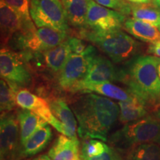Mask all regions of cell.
Segmentation results:
<instances>
[{"instance_id":"obj_1","label":"cell","mask_w":160,"mask_h":160,"mask_svg":"<svg viewBox=\"0 0 160 160\" xmlns=\"http://www.w3.org/2000/svg\"><path fill=\"white\" fill-rule=\"evenodd\" d=\"M78 124V135L84 140L108 141L110 130L119 117V105L109 98L86 93L72 102Z\"/></svg>"},{"instance_id":"obj_2","label":"cell","mask_w":160,"mask_h":160,"mask_svg":"<svg viewBox=\"0 0 160 160\" xmlns=\"http://www.w3.org/2000/svg\"><path fill=\"white\" fill-rule=\"evenodd\" d=\"M159 59L155 56H139L119 70V81L125 84L128 91L146 107L154 109L160 105Z\"/></svg>"},{"instance_id":"obj_3","label":"cell","mask_w":160,"mask_h":160,"mask_svg":"<svg viewBox=\"0 0 160 160\" xmlns=\"http://www.w3.org/2000/svg\"><path fill=\"white\" fill-rule=\"evenodd\" d=\"M79 34L99 48L117 64L131 59L138 53L141 46V44L121 30L99 32L84 29L81 30Z\"/></svg>"},{"instance_id":"obj_4","label":"cell","mask_w":160,"mask_h":160,"mask_svg":"<svg viewBox=\"0 0 160 160\" xmlns=\"http://www.w3.org/2000/svg\"><path fill=\"white\" fill-rule=\"evenodd\" d=\"M109 142L119 151H123L138 144L160 145V121L155 117L148 115L125 124L111 136Z\"/></svg>"},{"instance_id":"obj_5","label":"cell","mask_w":160,"mask_h":160,"mask_svg":"<svg viewBox=\"0 0 160 160\" xmlns=\"http://www.w3.org/2000/svg\"><path fill=\"white\" fill-rule=\"evenodd\" d=\"M0 73L3 79L17 90L29 87L33 82L25 53L6 47L2 48L0 51Z\"/></svg>"},{"instance_id":"obj_6","label":"cell","mask_w":160,"mask_h":160,"mask_svg":"<svg viewBox=\"0 0 160 160\" xmlns=\"http://www.w3.org/2000/svg\"><path fill=\"white\" fill-rule=\"evenodd\" d=\"M30 13L37 28H50L68 33V22L60 0H31Z\"/></svg>"},{"instance_id":"obj_7","label":"cell","mask_w":160,"mask_h":160,"mask_svg":"<svg viewBox=\"0 0 160 160\" xmlns=\"http://www.w3.org/2000/svg\"><path fill=\"white\" fill-rule=\"evenodd\" d=\"M97 55V50L92 45H88L81 53H71L57 76L59 87L64 91L72 92L85 77L92 60Z\"/></svg>"},{"instance_id":"obj_8","label":"cell","mask_w":160,"mask_h":160,"mask_svg":"<svg viewBox=\"0 0 160 160\" xmlns=\"http://www.w3.org/2000/svg\"><path fill=\"white\" fill-rule=\"evenodd\" d=\"M19 126L17 115L2 113L0 121V156L1 160H18L21 158Z\"/></svg>"},{"instance_id":"obj_9","label":"cell","mask_w":160,"mask_h":160,"mask_svg":"<svg viewBox=\"0 0 160 160\" xmlns=\"http://www.w3.org/2000/svg\"><path fill=\"white\" fill-rule=\"evenodd\" d=\"M126 16L89 0L86 17V29L99 32L121 30L124 28Z\"/></svg>"},{"instance_id":"obj_10","label":"cell","mask_w":160,"mask_h":160,"mask_svg":"<svg viewBox=\"0 0 160 160\" xmlns=\"http://www.w3.org/2000/svg\"><path fill=\"white\" fill-rule=\"evenodd\" d=\"M21 33L18 39L19 46L27 51L42 53L57 47L68 39V33L50 28H39L28 34Z\"/></svg>"},{"instance_id":"obj_11","label":"cell","mask_w":160,"mask_h":160,"mask_svg":"<svg viewBox=\"0 0 160 160\" xmlns=\"http://www.w3.org/2000/svg\"><path fill=\"white\" fill-rule=\"evenodd\" d=\"M16 100L19 108L33 112L62 134L67 136L65 128L52 113L48 101L25 88L18 91Z\"/></svg>"},{"instance_id":"obj_12","label":"cell","mask_w":160,"mask_h":160,"mask_svg":"<svg viewBox=\"0 0 160 160\" xmlns=\"http://www.w3.org/2000/svg\"><path fill=\"white\" fill-rule=\"evenodd\" d=\"M0 25H1V42L5 45L17 33H28L34 31V27H28L17 11L6 4L0 2Z\"/></svg>"},{"instance_id":"obj_13","label":"cell","mask_w":160,"mask_h":160,"mask_svg":"<svg viewBox=\"0 0 160 160\" xmlns=\"http://www.w3.org/2000/svg\"><path fill=\"white\" fill-rule=\"evenodd\" d=\"M119 71L112 62L97 54L92 60L85 77L77 85L119 81Z\"/></svg>"},{"instance_id":"obj_14","label":"cell","mask_w":160,"mask_h":160,"mask_svg":"<svg viewBox=\"0 0 160 160\" xmlns=\"http://www.w3.org/2000/svg\"><path fill=\"white\" fill-rule=\"evenodd\" d=\"M48 102L53 116L65 128L67 137L76 141H79L77 138L78 124L77 119L67 102L63 98L53 97L49 99Z\"/></svg>"},{"instance_id":"obj_15","label":"cell","mask_w":160,"mask_h":160,"mask_svg":"<svg viewBox=\"0 0 160 160\" xmlns=\"http://www.w3.org/2000/svg\"><path fill=\"white\" fill-rule=\"evenodd\" d=\"M48 154L52 160H82L79 141L63 134L58 136Z\"/></svg>"},{"instance_id":"obj_16","label":"cell","mask_w":160,"mask_h":160,"mask_svg":"<svg viewBox=\"0 0 160 160\" xmlns=\"http://www.w3.org/2000/svg\"><path fill=\"white\" fill-rule=\"evenodd\" d=\"M41 53L48 69L51 73L58 76L62 70L70 56L73 53V48L70 42L69 37L57 47Z\"/></svg>"},{"instance_id":"obj_17","label":"cell","mask_w":160,"mask_h":160,"mask_svg":"<svg viewBox=\"0 0 160 160\" xmlns=\"http://www.w3.org/2000/svg\"><path fill=\"white\" fill-rule=\"evenodd\" d=\"M74 92L88 93H95L98 95L109 98V99L118 100V101H126L134 97L130 92L125 91L119 86L113 85L111 82H102L97 84H87V85H79L73 90Z\"/></svg>"},{"instance_id":"obj_18","label":"cell","mask_w":160,"mask_h":160,"mask_svg":"<svg viewBox=\"0 0 160 160\" xmlns=\"http://www.w3.org/2000/svg\"><path fill=\"white\" fill-rule=\"evenodd\" d=\"M16 115L19 122L20 142L22 146L36 131L48 124L43 119L28 110L22 108L17 110Z\"/></svg>"},{"instance_id":"obj_19","label":"cell","mask_w":160,"mask_h":160,"mask_svg":"<svg viewBox=\"0 0 160 160\" xmlns=\"http://www.w3.org/2000/svg\"><path fill=\"white\" fill-rule=\"evenodd\" d=\"M124 28L136 39L145 42L153 43L160 39V31L157 27L134 18L126 19Z\"/></svg>"},{"instance_id":"obj_20","label":"cell","mask_w":160,"mask_h":160,"mask_svg":"<svg viewBox=\"0 0 160 160\" xmlns=\"http://www.w3.org/2000/svg\"><path fill=\"white\" fill-rule=\"evenodd\" d=\"M52 135L51 128L48 123L46 124L36 131L22 146L21 158L32 157L42 151L48 145Z\"/></svg>"},{"instance_id":"obj_21","label":"cell","mask_w":160,"mask_h":160,"mask_svg":"<svg viewBox=\"0 0 160 160\" xmlns=\"http://www.w3.org/2000/svg\"><path fill=\"white\" fill-rule=\"evenodd\" d=\"M89 0H62L68 22L79 30L86 29Z\"/></svg>"},{"instance_id":"obj_22","label":"cell","mask_w":160,"mask_h":160,"mask_svg":"<svg viewBox=\"0 0 160 160\" xmlns=\"http://www.w3.org/2000/svg\"><path fill=\"white\" fill-rule=\"evenodd\" d=\"M118 105L119 107V119L124 125L148 115L147 107L135 97L126 101H120Z\"/></svg>"},{"instance_id":"obj_23","label":"cell","mask_w":160,"mask_h":160,"mask_svg":"<svg viewBox=\"0 0 160 160\" xmlns=\"http://www.w3.org/2000/svg\"><path fill=\"white\" fill-rule=\"evenodd\" d=\"M119 152L125 160H160V145L157 143L138 144Z\"/></svg>"},{"instance_id":"obj_24","label":"cell","mask_w":160,"mask_h":160,"mask_svg":"<svg viewBox=\"0 0 160 160\" xmlns=\"http://www.w3.org/2000/svg\"><path fill=\"white\" fill-rule=\"evenodd\" d=\"M131 14L134 19L159 28L160 26V8L151 4H133L131 5Z\"/></svg>"},{"instance_id":"obj_25","label":"cell","mask_w":160,"mask_h":160,"mask_svg":"<svg viewBox=\"0 0 160 160\" xmlns=\"http://www.w3.org/2000/svg\"><path fill=\"white\" fill-rule=\"evenodd\" d=\"M19 90L2 78L0 80V110L2 113H9L17 106V93Z\"/></svg>"},{"instance_id":"obj_26","label":"cell","mask_w":160,"mask_h":160,"mask_svg":"<svg viewBox=\"0 0 160 160\" xmlns=\"http://www.w3.org/2000/svg\"><path fill=\"white\" fill-rule=\"evenodd\" d=\"M108 145L98 139H85L80 146L81 159L100 156L105 153Z\"/></svg>"},{"instance_id":"obj_27","label":"cell","mask_w":160,"mask_h":160,"mask_svg":"<svg viewBox=\"0 0 160 160\" xmlns=\"http://www.w3.org/2000/svg\"><path fill=\"white\" fill-rule=\"evenodd\" d=\"M6 4L17 11L28 27H34L30 13L31 0H3Z\"/></svg>"},{"instance_id":"obj_28","label":"cell","mask_w":160,"mask_h":160,"mask_svg":"<svg viewBox=\"0 0 160 160\" xmlns=\"http://www.w3.org/2000/svg\"><path fill=\"white\" fill-rule=\"evenodd\" d=\"M93 1L103 7L114 10L125 16L131 14V5L128 3L126 0H93Z\"/></svg>"},{"instance_id":"obj_29","label":"cell","mask_w":160,"mask_h":160,"mask_svg":"<svg viewBox=\"0 0 160 160\" xmlns=\"http://www.w3.org/2000/svg\"><path fill=\"white\" fill-rule=\"evenodd\" d=\"M116 158V149L113 147L108 146L105 153L100 156L93 157L83 158L82 160H115Z\"/></svg>"},{"instance_id":"obj_30","label":"cell","mask_w":160,"mask_h":160,"mask_svg":"<svg viewBox=\"0 0 160 160\" xmlns=\"http://www.w3.org/2000/svg\"><path fill=\"white\" fill-rule=\"evenodd\" d=\"M148 52L150 54L160 58V39L153 43H150Z\"/></svg>"},{"instance_id":"obj_31","label":"cell","mask_w":160,"mask_h":160,"mask_svg":"<svg viewBox=\"0 0 160 160\" xmlns=\"http://www.w3.org/2000/svg\"><path fill=\"white\" fill-rule=\"evenodd\" d=\"M31 160H52L51 158L49 157L48 154H42V155H39L38 157L33 158V159Z\"/></svg>"},{"instance_id":"obj_32","label":"cell","mask_w":160,"mask_h":160,"mask_svg":"<svg viewBox=\"0 0 160 160\" xmlns=\"http://www.w3.org/2000/svg\"><path fill=\"white\" fill-rule=\"evenodd\" d=\"M133 4H147L151 2V0H126Z\"/></svg>"},{"instance_id":"obj_33","label":"cell","mask_w":160,"mask_h":160,"mask_svg":"<svg viewBox=\"0 0 160 160\" xmlns=\"http://www.w3.org/2000/svg\"><path fill=\"white\" fill-rule=\"evenodd\" d=\"M153 115H154V117L157 119H158L160 121V105L157 106L154 109V111H153Z\"/></svg>"},{"instance_id":"obj_34","label":"cell","mask_w":160,"mask_h":160,"mask_svg":"<svg viewBox=\"0 0 160 160\" xmlns=\"http://www.w3.org/2000/svg\"><path fill=\"white\" fill-rule=\"evenodd\" d=\"M115 160H125L122 157V155L121 154L119 151H118L117 150H116V158Z\"/></svg>"},{"instance_id":"obj_35","label":"cell","mask_w":160,"mask_h":160,"mask_svg":"<svg viewBox=\"0 0 160 160\" xmlns=\"http://www.w3.org/2000/svg\"><path fill=\"white\" fill-rule=\"evenodd\" d=\"M153 1V3L155 5L158 6V7L160 8V0H152Z\"/></svg>"},{"instance_id":"obj_36","label":"cell","mask_w":160,"mask_h":160,"mask_svg":"<svg viewBox=\"0 0 160 160\" xmlns=\"http://www.w3.org/2000/svg\"><path fill=\"white\" fill-rule=\"evenodd\" d=\"M158 72H159V79H160V58L159 59V65H158Z\"/></svg>"},{"instance_id":"obj_37","label":"cell","mask_w":160,"mask_h":160,"mask_svg":"<svg viewBox=\"0 0 160 160\" xmlns=\"http://www.w3.org/2000/svg\"><path fill=\"white\" fill-rule=\"evenodd\" d=\"M159 28V31H160V26H159V28Z\"/></svg>"}]
</instances>
